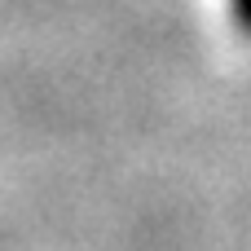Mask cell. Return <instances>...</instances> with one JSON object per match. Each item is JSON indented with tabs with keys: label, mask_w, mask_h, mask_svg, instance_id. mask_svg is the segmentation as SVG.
Returning <instances> with one entry per match:
<instances>
[{
	"label": "cell",
	"mask_w": 251,
	"mask_h": 251,
	"mask_svg": "<svg viewBox=\"0 0 251 251\" xmlns=\"http://www.w3.org/2000/svg\"><path fill=\"white\" fill-rule=\"evenodd\" d=\"M234 18L243 31H251V0H234Z\"/></svg>",
	"instance_id": "6da1fadb"
}]
</instances>
